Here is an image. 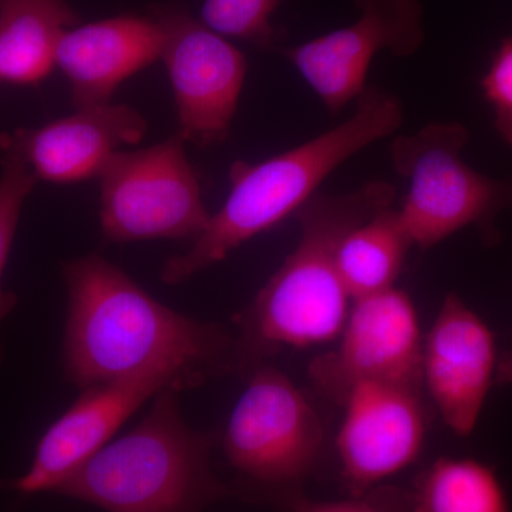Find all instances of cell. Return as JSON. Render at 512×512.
Segmentation results:
<instances>
[{"instance_id": "cell-1", "label": "cell", "mask_w": 512, "mask_h": 512, "mask_svg": "<svg viewBox=\"0 0 512 512\" xmlns=\"http://www.w3.org/2000/svg\"><path fill=\"white\" fill-rule=\"evenodd\" d=\"M67 318L63 369L87 389L154 369H171L205 384L239 375L237 336L154 299L99 254L63 265Z\"/></svg>"}, {"instance_id": "cell-2", "label": "cell", "mask_w": 512, "mask_h": 512, "mask_svg": "<svg viewBox=\"0 0 512 512\" xmlns=\"http://www.w3.org/2000/svg\"><path fill=\"white\" fill-rule=\"evenodd\" d=\"M394 201L392 184L373 181L346 194L313 195L296 212L298 245L234 318L241 376L284 348H311L339 338L352 303L339 274L340 242Z\"/></svg>"}, {"instance_id": "cell-3", "label": "cell", "mask_w": 512, "mask_h": 512, "mask_svg": "<svg viewBox=\"0 0 512 512\" xmlns=\"http://www.w3.org/2000/svg\"><path fill=\"white\" fill-rule=\"evenodd\" d=\"M403 120L402 101L387 90L367 86L356 99L355 113L332 130L261 163L235 161L229 168L227 201L211 215L190 251L165 262L164 284H183L249 239L295 217L336 168L392 136Z\"/></svg>"}, {"instance_id": "cell-4", "label": "cell", "mask_w": 512, "mask_h": 512, "mask_svg": "<svg viewBox=\"0 0 512 512\" xmlns=\"http://www.w3.org/2000/svg\"><path fill=\"white\" fill-rule=\"evenodd\" d=\"M177 390L154 397L140 424L110 441L55 493L106 512H202L231 497L211 468L218 431L191 429Z\"/></svg>"}, {"instance_id": "cell-5", "label": "cell", "mask_w": 512, "mask_h": 512, "mask_svg": "<svg viewBox=\"0 0 512 512\" xmlns=\"http://www.w3.org/2000/svg\"><path fill=\"white\" fill-rule=\"evenodd\" d=\"M470 133L460 123H430L394 138V170L409 184L399 211L413 247L429 249L461 229L477 228L485 244L500 241L498 215L512 208V180L478 173L463 160Z\"/></svg>"}, {"instance_id": "cell-6", "label": "cell", "mask_w": 512, "mask_h": 512, "mask_svg": "<svg viewBox=\"0 0 512 512\" xmlns=\"http://www.w3.org/2000/svg\"><path fill=\"white\" fill-rule=\"evenodd\" d=\"M221 441L232 468L278 495L302 490L315 474L326 431L309 394L265 362L249 373Z\"/></svg>"}, {"instance_id": "cell-7", "label": "cell", "mask_w": 512, "mask_h": 512, "mask_svg": "<svg viewBox=\"0 0 512 512\" xmlns=\"http://www.w3.org/2000/svg\"><path fill=\"white\" fill-rule=\"evenodd\" d=\"M180 134L137 151H117L97 177L100 224L110 242L200 237L211 214Z\"/></svg>"}, {"instance_id": "cell-8", "label": "cell", "mask_w": 512, "mask_h": 512, "mask_svg": "<svg viewBox=\"0 0 512 512\" xmlns=\"http://www.w3.org/2000/svg\"><path fill=\"white\" fill-rule=\"evenodd\" d=\"M339 343L316 356L308 373L316 392L340 406L365 382L423 386V333L409 293L396 286L352 301Z\"/></svg>"}, {"instance_id": "cell-9", "label": "cell", "mask_w": 512, "mask_h": 512, "mask_svg": "<svg viewBox=\"0 0 512 512\" xmlns=\"http://www.w3.org/2000/svg\"><path fill=\"white\" fill-rule=\"evenodd\" d=\"M200 386L198 380L177 370L154 369L83 389L82 396L40 437L28 470L18 478L0 480V491L55 493L77 468L110 443L147 400L163 390L181 393Z\"/></svg>"}, {"instance_id": "cell-10", "label": "cell", "mask_w": 512, "mask_h": 512, "mask_svg": "<svg viewBox=\"0 0 512 512\" xmlns=\"http://www.w3.org/2000/svg\"><path fill=\"white\" fill-rule=\"evenodd\" d=\"M165 30L163 60L177 106L180 136L198 147L227 140L247 76V59L185 10L157 15Z\"/></svg>"}, {"instance_id": "cell-11", "label": "cell", "mask_w": 512, "mask_h": 512, "mask_svg": "<svg viewBox=\"0 0 512 512\" xmlns=\"http://www.w3.org/2000/svg\"><path fill=\"white\" fill-rule=\"evenodd\" d=\"M359 18L284 50L330 114H338L366 89L370 64L380 52L413 56L423 45L420 0H355Z\"/></svg>"}, {"instance_id": "cell-12", "label": "cell", "mask_w": 512, "mask_h": 512, "mask_svg": "<svg viewBox=\"0 0 512 512\" xmlns=\"http://www.w3.org/2000/svg\"><path fill=\"white\" fill-rule=\"evenodd\" d=\"M424 389L409 384H357L342 404L336 437L340 476L355 497L412 466L423 451L429 410Z\"/></svg>"}, {"instance_id": "cell-13", "label": "cell", "mask_w": 512, "mask_h": 512, "mask_svg": "<svg viewBox=\"0 0 512 512\" xmlns=\"http://www.w3.org/2000/svg\"><path fill=\"white\" fill-rule=\"evenodd\" d=\"M497 363L493 330L457 293H448L424 336L421 372L424 392L456 436L476 430Z\"/></svg>"}, {"instance_id": "cell-14", "label": "cell", "mask_w": 512, "mask_h": 512, "mask_svg": "<svg viewBox=\"0 0 512 512\" xmlns=\"http://www.w3.org/2000/svg\"><path fill=\"white\" fill-rule=\"evenodd\" d=\"M147 121L127 104H97L37 128L0 134V151L19 157L37 181L82 183L97 178L123 146L143 140Z\"/></svg>"}, {"instance_id": "cell-15", "label": "cell", "mask_w": 512, "mask_h": 512, "mask_svg": "<svg viewBox=\"0 0 512 512\" xmlns=\"http://www.w3.org/2000/svg\"><path fill=\"white\" fill-rule=\"evenodd\" d=\"M164 43L157 18L117 16L66 30L56 66L69 79L76 109L107 104L121 83L161 59Z\"/></svg>"}, {"instance_id": "cell-16", "label": "cell", "mask_w": 512, "mask_h": 512, "mask_svg": "<svg viewBox=\"0 0 512 512\" xmlns=\"http://www.w3.org/2000/svg\"><path fill=\"white\" fill-rule=\"evenodd\" d=\"M79 23L66 0H0V83L35 86L56 67L64 32Z\"/></svg>"}, {"instance_id": "cell-17", "label": "cell", "mask_w": 512, "mask_h": 512, "mask_svg": "<svg viewBox=\"0 0 512 512\" xmlns=\"http://www.w3.org/2000/svg\"><path fill=\"white\" fill-rule=\"evenodd\" d=\"M410 248L397 208H384L349 231L338 248V268L352 301L393 288Z\"/></svg>"}, {"instance_id": "cell-18", "label": "cell", "mask_w": 512, "mask_h": 512, "mask_svg": "<svg viewBox=\"0 0 512 512\" xmlns=\"http://www.w3.org/2000/svg\"><path fill=\"white\" fill-rule=\"evenodd\" d=\"M410 491L414 512H510L494 468L474 458H437Z\"/></svg>"}, {"instance_id": "cell-19", "label": "cell", "mask_w": 512, "mask_h": 512, "mask_svg": "<svg viewBox=\"0 0 512 512\" xmlns=\"http://www.w3.org/2000/svg\"><path fill=\"white\" fill-rule=\"evenodd\" d=\"M37 184V178L19 157L3 154L0 175V323L18 305V295L2 288L3 272L12 249L23 202ZM3 350L0 346V365Z\"/></svg>"}, {"instance_id": "cell-20", "label": "cell", "mask_w": 512, "mask_h": 512, "mask_svg": "<svg viewBox=\"0 0 512 512\" xmlns=\"http://www.w3.org/2000/svg\"><path fill=\"white\" fill-rule=\"evenodd\" d=\"M279 3L281 0H205L201 22L227 39L266 49L274 45L271 18Z\"/></svg>"}, {"instance_id": "cell-21", "label": "cell", "mask_w": 512, "mask_h": 512, "mask_svg": "<svg viewBox=\"0 0 512 512\" xmlns=\"http://www.w3.org/2000/svg\"><path fill=\"white\" fill-rule=\"evenodd\" d=\"M275 501L291 512H414L412 491L392 484L376 485L340 501L312 500L302 490L275 495Z\"/></svg>"}, {"instance_id": "cell-22", "label": "cell", "mask_w": 512, "mask_h": 512, "mask_svg": "<svg viewBox=\"0 0 512 512\" xmlns=\"http://www.w3.org/2000/svg\"><path fill=\"white\" fill-rule=\"evenodd\" d=\"M481 89L493 109L498 134L512 147V35L495 52L481 80Z\"/></svg>"}, {"instance_id": "cell-23", "label": "cell", "mask_w": 512, "mask_h": 512, "mask_svg": "<svg viewBox=\"0 0 512 512\" xmlns=\"http://www.w3.org/2000/svg\"><path fill=\"white\" fill-rule=\"evenodd\" d=\"M495 386H512V352L498 357Z\"/></svg>"}]
</instances>
